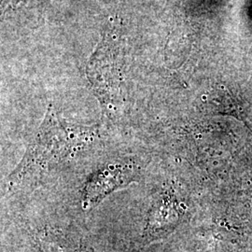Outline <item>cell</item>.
<instances>
[{"label": "cell", "mask_w": 252, "mask_h": 252, "mask_svg": "<svg viewBox=\"0 0 252 252\" xmlns=\"http://www.w3.org/2000/svg\"><path fill=\"white\" fill-rule=\"evenodd\" d=\"M70 127H64L48 109L43 124L36 135L35 140L28 148L23 161L18 167L9 175L8 182L9 188H14L27 181L41 177L46 170H50L54 164L62 161L71 152V148L79 141V134L74 135Z\"/></svg>", "instance_id": "obj_1"}, {"label": "cell", "mask_w": 252, "mask_h": 252, "mask_svg": "<svg viewBox=\"0 0 252 252\" xmlns=\"http://www.w3.org/2000/svg\"><path fill=\"white\" fill-rule=\"evenodd\" d=\"M121 23L112 20L105 28L100 41L88 65V77L103 106L108 108L117 97L123 62L122 43L124 37Z\"/></svg>", "instance_id": "obj_2"}, {"label": "cell", "mask_w": 252, "mask_h": 252, "mask_svg": "<svg viewBox=\"0 0 252 252\" xmlns=\"http://www.w3.org/2000/svg\"><path fill=\"white\" fill-rule=\"evenodd\" d=\"M135 179V170L130 164L115 162L105 165L87 180L82 191V207L86 210L96 207L108 194Z\"/></svg>", "instance_id": "obj_3"}, {"label": "cell", "mask_w": 252, "mask_h": 252, "mask_svg": "<svg viewBox=\"0 0 252 252\" xmlns=\"http://www.w3.org/2000/svg\"><path fill=\"white\" fill-rule=\"evenodd\" d=\"M46 252H76L64 237H59L57 234L49 233L41 237Z\"/></svg>", "instance_id": "obj_4"}]
</instances>
